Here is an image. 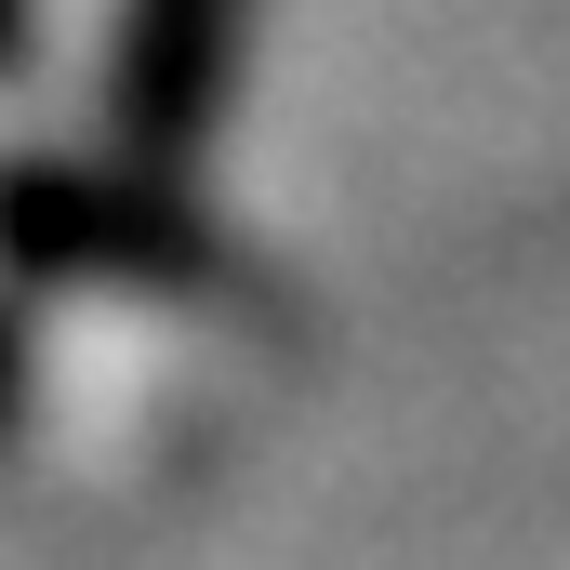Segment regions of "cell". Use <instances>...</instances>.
<instances>
[{
	"label": "cell",
	"instance_id": "6da1fadb",
	"mask_svg": "<svg viewBox=\"0 0 570 570\" xmlns=\"http://www.w3.org/2000/svg\"><path fill=\"white\" fill-rule=\"evenodd\" d=\"M0 266L80 292H213L226 253L186 226V199L159 213V186L134 173H67V159H13L0 173Z\"/></svg>",
	"mask_w": 570,
	"mask_h": 570
},
{
	"label": "cell",
	"instance_id": "7a4b0ae2",
	"mask_svg": "<svg viewBox=\"0 0 570 570\" xmlns=\"http://www.w3.org/2000/svg\"><path fill=\"white\" fill-rule=\"evenodd\" d=\"M239 40H253V0H120V40H107V146L134 173L199 159L226 80H239Z\"/></svg>",
	"mask_w": 570,
	"mask_h": 570
},
{
	"label": "cell",
	"instance_id": "3957f363",
	"mask_svg": "<svg viewBox=\"0 0 570 570\" xmlns=\"http://www.w3.org/2000/svg\"><path fill=\"white\" fill-rule=\"evenodd\" d=\"M0 53H13V0H0Z\"/></svg>",
	"mask_w": 570,
	"mask_h": 570
}]
</instances>
